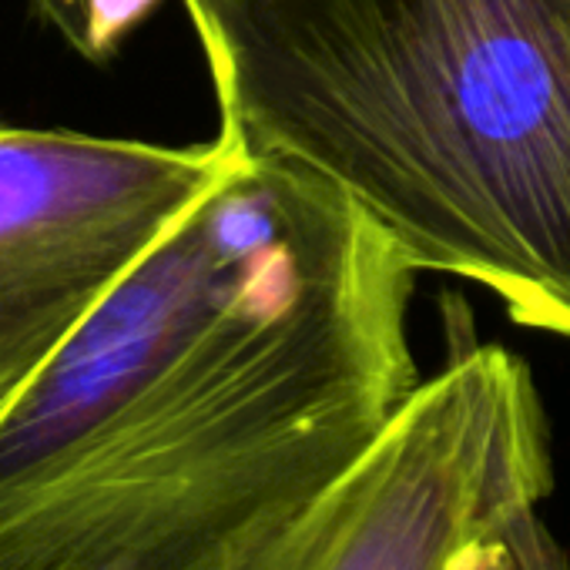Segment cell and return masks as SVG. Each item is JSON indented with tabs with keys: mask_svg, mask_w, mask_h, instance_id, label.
Listing matches in <instances>:
<instances>
[{
	"mask_svg": "<svg viewBox=\"0 0 570 570\" xmlns=\"http://www.w3.org/2000/svg\"><path fill=\"white\" fill-rule=\"evenodd\" d=\"M416 275L353 202L285 165L282 228L205 333L0 490V570H242L423 383Z\"/></svg>",
	"mask_w": 570,
	"mask_h": 570,
	"instance_id": "6da1fadb",
	"label": "cell"
},
{
	"mask_svg": "<svg viewBox=\"0 0 570 570\" xmlns=\"http://www.w3.org/2000/svg\"><path fill=\"white\" fill-rule=\"evenodd\" d=\"M222 131L570 340V0H185Z\"/></svg>",
	"mask_w": 570,
	"mask_h": 570,
	"instance_id": "7a4b0ae2",
	"label": "cell"
},
{
	"mask_svg": "<svg viewBox=\"0 0 570 570\" xmlns=\"http://www.w3.org/2000/svg\"><path fill=\"white\" fill-rule=\"evenodd\" d=\"M450 356L383 433L242 570H446L540 510L550 426L530 366L446 306Z\"/></svg>",
	"mask_w": 570,
	"mask_h": 570,
	"instance_id": "3957f363",
	"label": "cell"
},
{
	"mask_svg": "<svg viewBox=\"0 0 570 570\" xmlns=\"http://www.w3.org/2000/svg\"><path fill=\"white\" fill-rule=\"evenodd\" d=\"M218 128L171 148L0 125V403L242 161Z\"/></svg>",
	"mask_w": 570,
	"mask_h": 570,
	"instance_id": "277c9868",
	"label": "cell"
},
{
	"mask_svg": "<svg viewBox=\"0 0 570 570\" xmlns=\"http://www.w3.org/2000/svg\"><path fill=\"white\" fill-rule=\"evenodd\" d=\"M285 218V165L242 155L68 336L0 403V490L24 480L181 356L225 309Z\"/></svg>",
	"mask_w": 570,
	"mask_h": 570,
	"instance_id": "5b68a950",
	"label": "cell"
},
{
	"mask_svg": "<svg viewBox=\"0 0 570 570\" xmlns=\"http://www.w3.org/2000/svg\"><path fill=\"white\" fill-rule=\"evenodd\" d=\"M463 570H570L563 550L547 533L540 510L523 513L500 533L466 547Z\"/></svg>",
	"mask_w": 570,
	"mask_h": 570,
	"instance_id": "8992f818",
	"label": "cell"
},
{
	"mask_svg": "<svg viewBox=\"0 0 570 570\" xmlns=\"http://www.w3.org/2000/svg\"><path fill=\"white\" fill-rule=\"evenodd\" d=\"M158 4V0H88L91 24V61L115 55L121 38Z\"/></svg>",
	"mask_w": 570,
	"mask_h": 570,
	"instance_id": "52a82bcc",
	"label": "cell"
},
{
	"mask_svg": "<svg viewBox=\"0 0 570 570\" xmlns=\"http://www.w3.org/2000/svg\"><path fill=\"white\" fill-rule=\"evenodd\" d=\"M28 8L48 24L55 35L65 38L71 51L81 58L91 55V24H88V0H28Z\"/></svg>",
	"mask_w": 570,
	"mask_h": 570,
	"instance_id": "ba28073f",
	"label": "cell"
}]
</instances>
